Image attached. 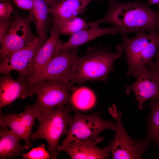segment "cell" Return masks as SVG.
<instances>
[{"label": "cell", "mask_w": 159, "mask_h": 159, "mask_svg": "<svg viewBox=\"0 0 159 159\" xmlns=\"http://www.w3.org/2000/svg\"><path fill=\"white\" fill-rule=\"evenodd\" d=\"M14 3L19 8L30 11L33 5V0H14Z\"/></svg>", "instance_id": "26"}, {"label": "cell", "mask_w": 159, "mask_h": 159, "mask_svg": "<svg viewBox=\"0 0 159 159\" xmlns=\"http://www.w3.org/2000/svg\"><path fill=\"white\" fill-rule=\"evenodd\" d=\"M34 94L29 80L19 77L14 79L10 73L0 79V111L16 99H23Z\"/></svg>", "instance_id": "13"}, {"label": "cell", "mask_w": 159, "mask_h": 159, "mask_svg": "<svg viewBox=\"0 0 159 159\" xmlns=\"http://www.w3.org/2000/svg\"><path fill=\"white\" fill-rule=\"evenodd\" d=\"M60 0H44L49 8L53 6L58 2Z\"/></svg>", "instance_id": "28"}, {"label": "cell", "mask_w": 159, "mask_h": 159, "mask_svg": "<svg viewBox=\"0 0 159 159\" xmlns=\"http://www.w3.org/2000/svg\"><path fill=\"white\" fill-rule=\"evenodd\" d=\"M33 5L29 13L35 26L38 36L46 41L47 25L49 22V9L44 0H33Z\"/></svg>", "instance_id": "19"}, {"label": "cell", "mask_w": 159, "mask_h": 159, "mask_svg": "<svg viewBox=\"0 0 159 159\" xmlns=\"http://www.w3.org/2000/svg\"><path fill=\"white\" fill-rule=\"evenodd\" d=\"M79 48L62 51L52 59L38 75L29 80L32 87L39 82L57 80L75 83L76 72L75 64L79 56Z\"/></svg>", "instance_id": "9"}, {"label": "cell", "mask_w": 159, "mask_h": 159, "mask_svg": "<svg viewBox=\"0 0 159 159\" xmlns=\"http://www.w3.org/2000/svg\"><path fill=\"white\" fill-rule=\"evenodd\" d=\"M13 21L11 16L8 19L0 20V39L6 33Z\"/></svg>", "instance_id": "25"}, {"label": "cell", "mask_w": 159, "mask_h": 159, "mask_svg": "<svg viewBox=\"0 0 159 159\" xmlns=\"http://www.w3.org/2000/svg\"><path fill=\"white\" fill-rule=\"evenodd\" d=\"M135 77L136 81L126 87L125 93L128 95L131 91L134 92L138 110H141L148 100L159 99V79L154 71L148 67L139 71Z\"/></svg>", "instance_id": "12"}, {"label": "cell", "mask_w": 159, "mask_h": 159, "mask_svg": "<svg viewBox=\"0 0 159 159\" xmlns=\"http://www.w3.org/2000/svg\"><path fill=\"white\" fill-rule=\"evenodd\" d=\"M75 83L49 80L37 83L32 87L36 94V102L41 110L51 109L70 104L72 92L76 89Z\"/></svg>", "instance_id": "7"}, {"label": "cell", "mask_w": 159, "mask_h": 159, "mask_svg": "<svg viewBox=\"0 0 159 159\" xmlns=\"http://www.w3.org/2000/svg\"><path fill=\"white\" fill-rule=\"evenodd\" d=\"M0 3L4 2L7 3L11 4V3L14 2V0H0Z\"/></svg>", "instance_id": "30"}, {"label": "cell", "mask_w": 159, "mask_h": 159, "mask_svg": "<svg viewBox=\"0 0 159 159\" xmlns=\"http://www.w3.org/2000/svg\"><path fill=\"white\" fill-rule=\"evenodd\" d=\"M23 159H49L53 158L51 154L46 150L44 144L32 148L25 153L21 154Z\"/></svg>", "instance_id": "23"}, {"label": "cell", "mask_w": 159, "mask_h": 159, "mask_svg": "<svg viewBox=\"0 0 159 159\" xmlns=\"http://www.w3.org/2000/svg\"><path fill=\"white\" fill-rule=\"evenodd\" d=\"M74 116L69 125V131L61 146L58 145L57 151L64 147L74 140L90 139L97 144L103 140L99 136L103 130L110 129L114 131L115 124L112 120H105L101 117L100 113L85 115L74 110Z\"/></svg>", "instance_id": "5"}, {"label": "cell", "mask_w": 159, "mask_h": 159, "mask_svg": "<svg viewBox=\"0 0 159 159\" xmlns=\"http://www.w3.org/2000/svg\"><path fill=\"white\" fill-rule=\"evenodd\" d=\"M108 9L101 19L89 23V26L112 24L124 30L127 34L146 31L159 32V11L151 9L147 4L138 1L121 3L107 0Z\"/></svg>", "instance_id": "1"}, {"label": "cell", "mask_w": 159, "mask_h": 159, "mask_svg": "<svg viewBox=\"0 0 159 159\" xmlns=\"http://www.w3.org/2000/svg\"><path fill=\"white\" fill-rule=\"evenodd\" d=\"M52 18L57 24L59 35H71L81 30L87 29L89 25L84 19L77 16L65 21Z\"/></svg>", "instance_id": "22"}, {"label": "cell", "mask_w": 159, "mask_h": 159, "mask_svg": "<svg viewBox=\"0 0 159 159\" xmlns=\"http://www.w3.org/2000/svg\"><path fill=\"white\" fill-rule=\"evenodd\" d=\"M122 41L117 46V51H123L128 65V77H135L140 70L152 65L159 49V32L138 33L133 38L122 37Z\"/></svg>", "instance_id": "2"}, {"label": "cell", "mask_w": 159, "mask_h": 159, "mask_svg": "<svg viewBox=\"0 0 159 159\" xmlns=\"http://www.w3.org/2000/svg\"><path fill=\"white\" fill-rule=\"evenodd\" d=\"M148 106L150 112L147 120L145 138L159 146V99L151 100Z\"/></svg>", "instance_id": "21"}, {"label": "cell", "mask_w": 159, "mask_h": 159, "mask_svg": "<svg viewBox=\"0 0 159 159\" xmlns=\"http://www.w3.org/2000/svg\"><path fill=\"white\" fill-rule=\"evenodd\" d=\"M124 53L122 51L113 52L108 47H89L86 54L79 57L76 61L75 83L80 84L88 80L107 81L109 73L114 70L115 61Z\"/></svg>", "instance_id": "3"}, {"label": "cell", "mask_w": 159, "mask_h": 159, "mask_svg": "<svg viewBox=\"0 0 159 159\" xmlns=\"http://www.w3.org/2000/svg\"><path fill=\"white\" fill-rule=\"evenodd\" d=\"M155 61L151 65L148 67L153 70L157 75L159 79V49L155 57Z\"/></svg>", "instance_id": "27"}, {"label": "cell", "mask_w": 159, "mask_h": 159, "mask_svg": "<svg viewBox=\"0 0 159 159\" xmlns=\"http://www.w3.org/2000/svg\"><path fill=\"white\" fill-rule=\"evenodd\" d=\"M97 144L91 140H77L58 151L66 152L72 159L107 158L110 152L108 146L101 149L96 146Z\"/></svg>", "instance_id": "15"}, {"label": "cell", "mask_w": 159, "mask_h": 159, "mask_svg": "<svg viewBox=\"0 0 159 159\" xmlns=\"http://www.w3.org/2000/svg\"><path fill=\"white\" fill-rule=\"evenodd\" d=\"M52 21L50 36L39 48L34 58L32 77L39 74L62 51L64 43L59 39L58 27L56 22L53 19Z\"/></svg>", "instance_id": "14"}, {"label": "cell", "mask_w": 159, "mask_h": 159, "mask_svg": "<svg viewBox=\"0 0 159 159\" xmlns=\"http://www.w3.org/2000/svg\"><path fill=\"white\" fill-rule=\"evenodd\" d=\"M149 5H159V0H148L147 3Z\"/></svg>", "instance_id": "29"}, {"label": "cell", "mask_w": 159, "mask_h": 159, "mask_svg": "<svg viewBox=\"0 0 159 159\" xmlns=\"http://www.w3.org/2000/svg\"><path fill=\"white\" fill-rule=\"evenodd\" d=\"M46 41L38 36L29 44L4 58L1 62L0 74H8L15 70L19 77L29 80L32 78L34 58Z\"/></svg>", "instance_id": "10"}, {"label": "cell", "mask_w": 159, "mask_h": 159, "mask_svg": "<svg viewBox=\"0 0 159 159\" xmlns=\"http://www.w3.org/2000/svg\"><path fill=\"white\" fill-rule=\"evenodd\" d=\"M93 0H60L49 8V12L53 17L60 20H67L83 14L87 5Z\"/></svg>", "instance_id": "17"}, {"label": "cell", "mask_w": 159, "mask_h": 159, "mask_svg": "<svg viewBox=\"0 0 159 159\" xmlns=\"http://www.w3.org/2000/svg\"><path fill=\"white\" fill-rule=\"evenodd\" d=\"M74 111L70 104L55 109L41 110L37 119L39 126L37 130L31 134L30 139L32 141L37 139L45 140L49 151L51 152L53 158L55 159L60 152L56 151L59 140L62 135L67 134L68 126L72 118L70 113Z\"/></svg>", "instance_id": "4"}, {"label": "cell", "mask_w": 159, "mask_h": 159, "mask_svg": "<svg viewBox=\"0 0 159 159\" xmlns=\"http://www.w3.org/2000/svg\"><path fill=\"white\" fill-rule=\"evenodd\" d=\"M89 26V29L81 30L71 35L68 41L64 43L62 50L79 48L86 43L104 35H114L119 33L122 37H126L127 35L122 29L114 25L105 28L100 27L97 25Z\"/></svg>", "instance_id": "16"}, {"label": "cell", "mask_w": 159, "mask_h": 159, "mask_svg": "<svg viewBox=\"0 0 159 159\" xmlns=\"http://www.w3.org/2000/svg\"><path fill=\"white\" fill-rule=\"evenodd\" d=\"M96 102L95 94L90 89L86 87L75 89L71 95L70 104L74 110H89L94 107Z\"/></svg>", "instance_id": "20"}, {"label": "cell", "mask_w": 159, "mask_h": 159, "mask_svg": "<svg viewBox=\"0 0 159 159\" xmlns=\"http://www.w3.org/2000/svg\"><path fill=\"white\" fill-rule=\"evenodd\" d=\"M111 115L116 120L115 135L108 145L114 159H141L150 146L146 138L136 140L132 139L125 130L121 120L122 113L118 112L113 104L108 109Z\"/></svg>", "instance_id": "6"}, {"label": "cell", "mask_w": 159, "mask_h": 159, "mask_svg": "<svg viewBox=\"0 0 159 159\" xmlns=\"http://www.w3.org/2000/svg\"><path fill=\"white\" fill-rule=\"evenodd\" d=\"M13 21L6 34L0 39V62L4 58L32 42L37 37L31 27L32 22L29 14L24 16L16 10L13 11Z\"/></svg>", "instance_id": "8"}, {"label": "cell", "mask_w": 159, "mask_h": 159, "mask_svg": "<svg viewBox=\"0 0 159 159\" xmlns=\"http://www.w3.org/2000/svg\"><path fill=\"white\" fill-rule=\"evenodd\" d=\"M13 8L12 5L7 3H0V20L8 19L13 12Z\"/></svg>", "instance_id": "24"}, {"label": "cell", "mask_w": 159, "mask_h": 159, "mask_svg": "<svg viewBox=\"0 0 159 159\" xmlns=\"http://www.w3.org/2000/svg\"><path fill=\"white\" fill-rule=\"evenodd\" d=\"M40 108L37 103L26 105L24 111L18 114L0 113V127H8L30 148L32 146L29 139L32 132V128L36 118L40 112Z\"/></svg>", "instance_id": "11"}, {"label": "cell", "mask_w": 159, "mask_h": 159, "mask_svg": "<svg viewBox=\"0 0 159 159\" xmlns=\"http://www.w3.org/2000/svg\"><path fill=\"white\" fill-rule=\"evenodd\" d=\"M21 139L10 129L0 127V159L15 158L30 147L19 143Z\"/></svg>", "instance_id": "18"}]
</instances>
